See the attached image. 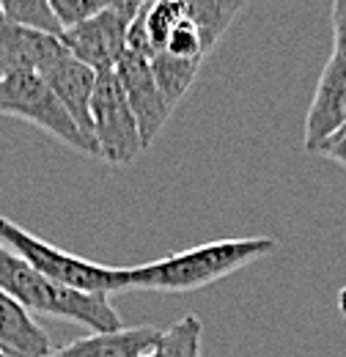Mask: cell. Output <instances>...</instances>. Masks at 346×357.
<instances>
[{
	"label": "cell",
	"mask_w": 346,
	"mask_h": 357,
	"mask_svg": "<svg viewBox=\"0 0 346 357\" xmlns=\"http://www.w3.org/2000/svg\"><path fill=\"white\" fill-rule=\"evenodd\" d=\"M248 0H151L127 28V50L165 61L198 77V69Z\"/></svg>",
	"instance_id": "1"
},
{
	"label": "cell",
	"mask_w": 346,
	"mask_h": 357,
	"mask_svg": "<svg viewBox=\"0 0 346 357\" xmlns=\"http://www.w3.org/2000/svg\"><path fill=\"white\" fill-rule=\"evenodd\" d=\"M275 248L278 242L269 236H231L204 242L140 267H127V291L140 289L163 294H187L223 280L259 259H266L269 253H275Z\"/></svg>",
	"instance_id": "2"
},
{
	"label": "cell",
	"mask_w": 346,
	"mask_h": 357,
	"mask_svg": "<svg viewBox=\"0 0 346 357\" xmlns=\"http://www.w3.org/2000/svg\"><path fill=\"white\" fill-rule=\"evenodd\" d=\"M0 289L11 294L28 313L77 321L91 327L93 333H107L121 327L119 311L110 305L107 294H86L61 286L3 245H0Z\"/></svg>",
	"instance_id": "3"
},
{
	"label": "cell",
	"mask_w": 346,
	"mask_h": 357,
	"mask_svg": "<svg viewBox=\"0 0 346 357\" xmlns=\"http://www.w3.org/2000/svg\"><path fill=\"white\" fill-rule=\"evenodd\" d=\"M0 245L17 253L22 261H28L42 275L52 278L55 283L69 286L75 291L107 294V297L113 291H127V267H105V264L80 259L75 253H66L6 218H0Z\"/></svg>",
	"instance_id": "4"
},
{
	"label": "cell",
	"mask_w": 346,
	"mask_h": 357,
	"mask_svg": "<svg viewBox=\"0 0 346 357\" xmlns=\"http://www.w3.org/2000/svg\"><path fill=\"white\" fill-rule=\"evenodd\" d=\"M0 116L25 119L42 127L52 137H58L61 143H66L69 149L88 157H99L96 143L75 124V119L52 93V89L44 83L42 75L17 72V75L0 77Z\"/></svg>",
	"instance_id": "5"
},
{
	"label": "cell",
	"mask_w": 346,
	"mask_h": 357,
	"mask_svg": "<svg viewBox=\"0 0 346 357\" xmlns=\"http://www.w3.org/2000/svg\"><path fill=\"white\" fill-rule=\"evenodd\" d=\"M91 137L110 165H130L143 151L137 121L113 72H96L91 93Z\"/></svg>",
	"instance_id": "6"
},
{
	"label": "cell",
	"mask_w": 346,
	"mask_h": 357,
	"mask_svg": "<svg viewBox=\"0 0 346 357\" xmlns=\"http://www.w3.org/2000/svg\"><path fill=\"white\" fill-rule=\"evenodd\" d=\"M143 0H121L80 25L61 31V45L93 72H113L127 52V28Z\"/></svg>",
	"instance_id": "7"
},
{
	"label": "cell",
	"mask_w": 346,
	"mask_h": 357,
	"mask_svg": "<svg viewBox=\"0 0 346 357\" xmlns=\"http://www.w3.org/2000/svg\"><path fill=\"white\" fill-rule=\"evenodd\" d=\"M119 86L124 91L127 102L132 107V116L137 121V132L143 140V149L160 135V130L165 127V121L171 119L173 107L171 102L165 99L163 89L157 86L154 69L149 63V58L137 55V52H124L121 61L113 69Z\"/></svg>",
	"instance_id": "8"
},
{
	"label": "cell",
	"mask_w": 346,
	"mask_h": 357,
	"mask_svg": "<svg viewBox=\"0 0 346 357\" xmlns=\"http://www.w3.org/2000/svg\"><path fill=\"white\" fill-rule=\"evenodd\" d=\"M346 124V58L330 55L322 69L313 102L305 116V151L316 154L319 146Z\"/></svg>",
	"instance_id": "9"
},
{
	"label": "cell",
	"mask_w": 346,
	"mask_h": 357,
	"mask_svg": "<svg viewBox=\"0 0 346 357\" xmlns=\"http://www.w3.org/2000/svg\"><path fill=\"white\" fill-rule=\"evenodd\" d=\"M61 55H66V47L61 45L55 33H44L14 22L0 25V77L17 72L44 75Z\"/></svg>",
	"instance_id": "10"
},
{
	"label": "cell",
	"mask_w": 346,
	"mask_h": 357,
	"mask_svg": "<svg viewBox=\"0 0 346 357\" xmlns=\"http://www.w3.org/2000/svg\"><path fill=\"white\" fill-rule=\"evenodd\" d=\"M42 77L52 89V93L61 99V105L69 110L75 124L91 137V93L96 86V72L66 50V55H61Z\"/></svg>",
	"instance_id": "11"
},
{
	"label": "cell",
	"mask_w": 346,
	"mask_h": 357,
	"mask_svg": "<svg viewBox=\"0 0 346 357\" xmlns=\"http://www.w3.org/2000/svg\"><path fill=\"white\" fill-rule=\"evenodd\" d=\"M163 330L140 324V327H119L107 333H91L66 347L52 349L47 357H143L151 352Z\"/></svg>",
	"instance_id": "12"
},
{
	"label": "cell",
	"mask_w": 346,
	"mask_h": 357,
	"mask_svg": "<svg viewBox=\"0 0 346 357\" xmlns=\"http://www.w3.org/2000/svg\"><path fill=\"white\" fill-rule=\"evenodd\" d=\"M0 352L6 357H47L50 335L11 294L0 289Z\"/></svg>",
	"instance_id": "13"
},
{
	"label": "cell",
	"mask_w": 346,
	"mask_h": 357,
	"mask_svg": "<svg viewBox=\"0 0 346 357\" xmlns=\"http://www.w3.org/2000/svg\"><path fill=\"white\" fill-rule=\"evenodd\" d=\"M201 338H204L201 319L195 313H187L168 330H163L151 352H146L143 357H201Z\"/></svg>",
	"instance_id": "14"
},
{
	"label": "cell",
	"mask_w": 346,
	"mask_h": 357,
	"mask_svg": "<svg viewBox=\"0 0 346 357\" xmlns=\"http://www.w3.org/2000/svg\"><path fill=\"white\" fill-rule=\"evenodd\" d=\"M0 14L6 22L61 36V25L50 8V0H0Z\"/></svg>",
	"instance_id": "15"
},
{
	"label": "cell",
	"mask_w": 346,
	"mask_h": 357,
	"mask_svg": "<svg viewBox=\"0 0 346 357\" xmlns=\"http://www.w3.org/2000/svg\"><path fill=\"white\" fill-rule=\"evenodd\" d=\"M121 0H50V8L61 25V31L72 28V25H80L91 17H96L99 11L116 6Z\"/></svg>",
	"instance_id": "16"
},
{
	"label": "cell",
	"mask_w": 346,
	"mask_h": 357,
	"mask_svg": "<svg viewBox=\"0 0 346 357\" xmlns=\"http://www.w3.org/2000/svg\"><path fill=\"white\" fill-rule=\"evenodd\" d=\"M333 52L346 58V0H333Z\"/></svg>",
	"instance_id": "17"
},
{
	"label": "cell",
	"mask_w": 346,
	"mask_h": 357,
	"mask_svg": "<svg viewBox=\"0 0 346 357\" xmlns=\"http://www.w3.org/2000/svg\"><path fill=\"white\" fill-rule=\"evenodd\" d=\"M316 154L330 157V160L341 162V165L346 168V124L336 135H330V137H327V140L319 146V151H316Z\"/></svg>",
	"instance_id": "18"
},
{
	"label": "cell",
	"mask_w": 346,
	"mask_h": 357,
	"mask_svg": "<svg viewBox=\"0 0 346 357\" xmlns=\"http://www.w3.org/2000/svg\"><path fill=\"white\" fill-rule=\"evenodd\" d=\"M3 22H6V20H3V14H0V25H3Z\"/></svg>",
	"instance_id": "19"
},
{
	"label": "cell",
	"mask_w": 346,
	"mask_h": 357,
	"mask_svg": "<svg viewBox=\"0 0 346 357\" xmlns=\"http://www.w3.org/2000/svg\"><path fill=\"white\" fill-rule=\"evenodd\" d=\"M143 3H151V0H143Z\"/></svg>",
	"instance_id": "20"
},
{
	"label": "cell",
	"mask_w": 346,
	"mask_h": 357,
	"mask_svg": "<svg viewBox=\"0 0 346 357\" xmlns=\"http://www.w3.org/2000/svg\"><path fill=\"white\" fill-rule=\"evenodd\" d=\"M0 357H6V355H3V352H0Z\"/></svg>",
	"instance_id": "21"
}]
</instances>
